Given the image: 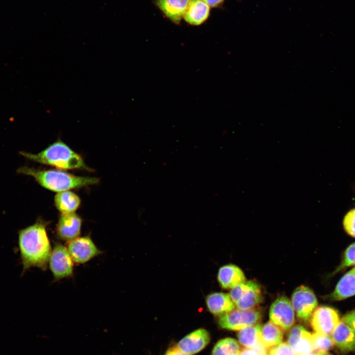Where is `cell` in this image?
<instances>
[{"instance_id": "cell-1", "label": "cell", "mask_w": 355, "mask_h": 355, "mask_svg": "<svg viewBox=\"0 0 355 355\" xmlns=\"http://www.w3.org/2000/svg\"><path fill=\"white\" fill-rule=\"evenodd\" d=\"M48 222L38 217L33 224L18 231V245L23 273L31 267L46 270L52 248L48 236Z\"/></svg>"}, {"instance_id": "cell-29", "label": "cell", "mask_w": 355, "mask_h": 355, "mask_svg": "<svg viewBox=\"0 0 355 355\" xmlns=\"http://www.w3.org/2000/svg\"><path fill=\"white\" fill-rule=\"evenodd\" d=\"M342 321L355 329V310L347 313L343 317Z\"/></svg>"}, {"instance_id": "cell-32", "label": "cell", "mask_w": 355, "mask_h": 355, "mask_svg": "<svg viewBox=\"0 0 355 355\" xmlns=\"http://www.w3.org/2000/svg\"><path fill=\"white\" fill-rule=\"evenodd\" d=\"M316 355H331L327 352H319L316 354Z\"/></svg>"}, {"instance_id": "cell-20", "label": "cell", "mask_w": 355, "mask_h": 355, "mask_svg": "<svg viewBox=\"0 0 355 355\" xmlns=\"http://www.w3.org/2000/svg\"><path fill=\"white\" fill-rule=\"evenodd\" d=\"M80 203L79 197L69 190L58 192L54 197L55 206L62 214L74 213Z\"/></svg>"}, {"instance_id": "cell-30", "label": "cell", "mask_w": 355, "mask_h": 355, "mask_svg": "<svg viewBox=\"0 0 355 355\" xmlns=\"http://www.w3.org/2000/svg\"><path fill=\"white\" fill-rule=\"evenodd\" d=\"M165 355H187L181 351L178 347L169 348Z\"/></svg>"}, {"instance_id": "cell-16", "label": "cell", "mask_w": 355, "mask_h": 355, "mask_svg": "<svg viewBox=\"0 0 355 355\" xmlns=\"http://www.w3.org/2000/svg\"><path fill=\"white\" fill-rule=\"evenodd\" d=\"M217 280L223 288L231 289L238 284L246 281V278L239 267L234 264H227L219 268Z\"/></svg>"}, {"instance_id": "cell-31", "label": "cell", "mask_w": 355, "mask_h": 355, "mask_svg": "<svg viewBox=\"0 0 355 355\" xmlns=\"http://www.w3.org/2000/svg\"><path fill=\"white\" fill-rule=\"evenodd\" d=\"M209 6L216 7L221 4L224 0H202Z\"/></svg>"}, {"instance_id": "cell-21", "label": "cell", "mask_w": 355, "mask_h": 355, "mask_svg": "<svg viewBox=\"0 0 355 355\" xmlns=\"http://www.w3.org/2000/svg\"><path fill=\"white\" fill-rule=\"evenodd\" d=\"M284 330L270 320L262 326L260 339L262 345L267 349L283 342Z\"/></svg>"}, {"instance_id": "cell-28", "label": "cell", "mask_w": 355, "mask_h": 355, "mask_svg": "<svg viewBox=\"0 0 355 355\" xmlns=\"http://www.w3.org/2000/svg\"><path fill=\"white\" fill-rule=\"evenodd\" d=\"M267 354V349L263 346L254 348H245L242 349L238 355H265Z\"/></svg>"}, {"instance_id": "cell-27", "label": "cell", "mask_w": 355, "mask_h": 355, "mask_svg": "<svg viewBox=\"0 0 355 355\" xmlns=\"http://www.w3.org/2000/svg\"><path fill=\"white\" fill-rule=\"evenodd\" d=\"M343 226L346 232L355 238V209L350 211L345 216Z\"/></svg>"}, {"instance_id": "cell-15", "label": "cell", "mask_w": 355, "mask_h": 355, "mask_svg": "<svg viewBox=\"0 0 355 355\" xmlns=\"http://www.w3.org/2000/svg\"><path fill=\"white\" fill-rule=\"evenodd\" d=\"M206 303L209 311L215 315L220 316L235 308L229 295L223 292L210 293L206 298Z\"/></svg>"}, {"instance_id": "cell-6", "label": "cell", "mask_w": 355, "mask_h": 355, "mask_svg": "<svg viewBox=\"0 0 355 355\" xmlns=\"http://www.w3.org/2000/svg\"><path fill=\"white\" fill-rule=\"evenodd\" d=\"M73 262L67 248L60 243H56L48 261L54 280L72 277Z\"/></svg>"}, {"instance_id": "cell-25", "label": "cell", "mask_w": 355, "mask_h": 355, "mask_svg": "<svg viewBox=\"0 0 355 355\" xmlns=\"http://www.w3.org/2000/svg\"><path fill=\"white\" fill-rule=\"evenodd\" d=\"M355 265V243L350 245L344 251L343 259L334 273Z\"/></svg>"}, {"instance_id": "cell-24", "label": "cell", "mask_w": 355, "mask_h": 355, "mask_svg": "<svg viewBox=\"0 0 355 355\" xmlns=\"http://www.w3.org/2000/svg\"><path fill=\"white\" fill-rule=\"evenodd\" d=\"M312 337L314 350L317 352H327L333 346L334 344L330 335L315 332L312 333Z\"/></svg>"}, {"instance_id": "cell-14", "label": "cell", "mask_w": 355, "mask_h": 355, "mask_svg": "<svg viewBox=\"0 0 355 355\" xmlns=\"http://www.w3.org/2000/svg\"><path fill=\"white\" fill-rule=\"evenodd\" d=\"M334 343L342 351H355V329L340 321L331 334Z\"/></svg>"}, {"instance_id": "cell-18", "label": "cell", "mask_w": 355, "mask_h": 355, "mask_svg": "<svg viewBox=\"0 0 355 355\" xmlns=\"http://www.w3.org/2000/svg\"><path fill=\"white\" fill-rule=\"evenodd\" d=\"M355 295V267L346 273L339 280L329 295L330 299L341 300Z\"/></svg>"}, {"instance_id": "cell-26", "label": "cell", "mask_w": 355, "mask_h": 355, "mask_svg": "<svg viewBox=\"0 0 355 355\" xmlns=\"http://www.w3.org/2000/svg\"><path fill=\"white\" fill-rule=\"evenodd\" d=\"M267 354L268 355H297L286 342H282L270 348Z\"/></svg>"}, {"instance_id": "cell-17", "label": "cell", "mask_w": 355, "mask_h": 355, "mask_svg": "<svg viewBox=\"0 0 355 355\" xmlns=\"http://www.w3.org/2000/svg\"><path fill=\"white\" fill-rule=\"evenodd\" d=\"M191 0H157V4L167 17L178 24L188 7Z\"/></svg>"}, {"instance_id": "cell-23", "label": "cell", "mask_w": 355, "mask_h": 355, "mask_svg": "<svg viewBox=\"0 0 355 355\" xmlns=\"http://www.w3.org/2000/svg\"><path fill=\"white\" fill-rule=\"evenodd\" d=\"M241 350L240 344L236 340L226 338L216 343L213 349L212 355H238Z\"/></svg>"}, {"instance_id": "cell-2", "label": "cell", "mask_w": 355, "mask_h": 355, "mask_svg": "<svg viewBox=\"0 0 355 355\" xmlns=\"http://www.w3.org/2000/svg\"><path fill=\"white\" fill-rule=\"evenodd\" d=\"M17 172L33 177L44 188L57 192L96 184L99 181L94 177L77 176L62 171L40 170L28 166L20 167Z\"/></svg>"}, {"instance_id": "cell-8", "label": "cell", "mask_w": 355, "mask_h": 355, "mask_svg": "<svg viewBox=\"0 0 355 355\" xmlns=\"http://www.w3.org/2000/svg\"><path fill=\"white\" fill-rule=\"evenodd\" d=\"M270 321L283 330H288L295 322V312L291 301L284 296L277 298L269 311Z\"/></svg>"}, {"instance_id": "cell-11", "label": "cell", "mask_w": 355, "mask_h": 355, "mask_svg": "<svg viewBox=\"0 0 355 355\" xmlns=\"http://www.w3.org/2000/svg\"><path fill=\"white\" fill-rule=\"evenodd\" d=\"M81 218L75 213L60 215L56 226V233L61 240L69 242L80 234Z\"/></svg>"}, {"instance_id": "cell-9", "label": "cell", "mask_w": 355, "mask_h": 355, "mask_svg": "<svg viewBox=\"0 0 355 355\" xmlns=\"http://www.w3.org/2000/svg\"><path fill=\"white\" fill-rule=\"evenodd\" d=\"M68 251L74 262L84 264L102 253L89 235L78 237L68 242Z\"/></svg>"}, {"instance_id": "cell-5", "label": "cell", "mask_w": 355, "mask_h": 355, "mask_svg": "<svg viewBox=\"0 0 355 355\" xmlns=\"http://www.w3.org/2000/svg\"><path fill=\"white\" fill-rule=\"evenodd\" d=\"M261 315L254 308L242 310L234 309L220 316L218 323L223 329L239 331L259 322Z\"/></svg>"}, {"instance_id": "cell-33", "label": "cell", "mask_w": 355, "mask_h": 355, "mask_svg": "<svg viewBox=\"0 0 355 355\" xmlns=\"http://www.w3.org/2000/svg\"><path fill=\"white\" fill-rule=\"evenodd\" d=\"M316 355V354L314 353L313 352H312V353L302 354V355Z\"/></svg>"}, {"instance_id": "cell-3", "label": "cell", "mask_w": 355, "mask_h": 355, "mask_svg": "<svg viewBox=\"0 0 355 355\" xmlns=\"http://www.w3.org/2000/svg\"><path fill=\"white\" fill-rule=\"evenodd\" d=\"M19 153L30 160L61 170L88 169L82 157L60 140L38 153L25 151Z\"/></svg>"}, {"instance_id": "cell-4", "label": "cell", "mask_w": 355, "mask_h": 355, "mask_svg": "<svg viewBox=\"0 0 355 355\" xmlns=\"http://www.w3.org/2000/svg\"><path fill=\"white\" fill-rule=\"evenodd\" d=\"M229 296L238 309H253L261 301V291L260 286L251 281H245L233 287Z\"/></svg>"}, {"instance_id": "cell-12", "label": "cell", "mask_w": 355, "mask_h": 355, "mask_svg": "<svg viewBox=\"0 0 355 355\" xmlns=\"http://www.w3.org/2000/svg\"><path fill=\"white\" fill-rule=\"evenodd\" d=\"M287 343L297 355L314 351L312 333L300 325L289 329Z\"/></svg>"}, {"instance_id": "cell-10", "label": "cell", "mask_w": 355, "mask_h": 355, "mask_svg": "<svg viewBox=\"0 0 355 355\" xmlns=\"http://www.w3.org/2000/svg\"><path fill=\"white\" fill-rule=\"evenodd\" d=\"M311 318V324L315 332L330 335L340 321L337 311L327 306L316 308Z\"/></svg>"}, {"instance_id": "cell-34", "label": "cell", "mask_w": 355, "mask_h": 355, "mask_svg": "<svg viewBox=\"0 0 355 355\" xmlns=\"http://www.w3.org/2000/svg\"><path fill=\"white\" fill-rule=\"evenodd\" d=\"M267 355V354H266V355Z\"/></svg>"}, {"instance_id": "cell-13", "label": "cell", "mask_w": 355, "mask_h": 355, "mask_svg": "<svg viewBox=\"0 0 355 355\" xmlns=\"http://www.w3.org/2000/svg\"><path fill=\"white\" fill-rule=\"evenodd\" d=\"M210 340L209 332L205 329L199 328L181 339L177 347L186 355H193L203 350Z\"/></svg>"}, {"instance_id": "cell-19", "label": "cell", "mask_w": 355, "mask_h": 355, "mask_svg": "<svg viewBox=\"0 0 355 355\" xmlns=\"http://www.w3.org/2000/svg\"><path fill=\"white\" fill-rule=\"evenodd\" d=\"M209 13V6L202 0H191L183 17L190 24L199 25L208 18Z\"/></svg>"}, {"instance_id": "cell-22", "label": "cell", "mask_w": 355, "mask_h": 355, "mask_svg": "<svg viewBox=\"0 0 355 355\" xmlns=\"http://www.w3.org/2000/svg\"><path fill=\"white\" fill-rule=\"evenodd\" d=\"M262 325L259 323L239 330V343L245 348H254L262 346L260 335Z\"/></svg>"}, {"instance_id": "cell-7", "label": "cell", "mask_w": 355, "mask_h": 355, "mask_svg": "<svg viewBox=\"0 0 355 355\" xmlns=\"http://www.w3.org/2000/svg\"><path fill=\"white\" fill-rule=\"evenodd\" d=\"M291 303L297 318L305 321L310 319L318 305L314 292L303 285L293 291Z\"/></svg>"}]
</instances>
